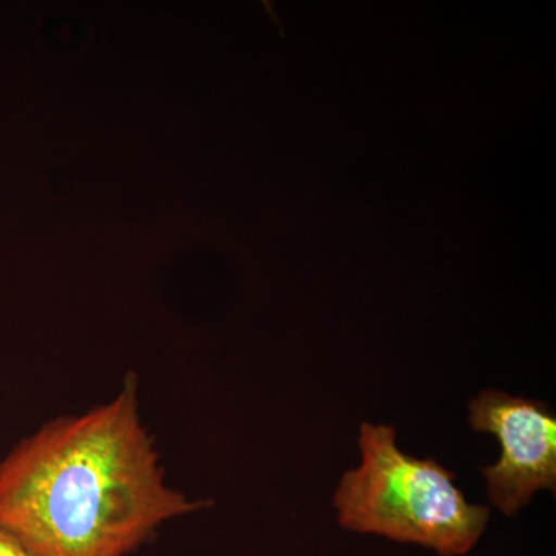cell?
Instances as JSON below:
<instances>
[{"mask_svg":"<svg viewBox=\"0 0 556 556\" xmlns=\"http://www.w3.org/2000/svg\"><path fill=\"white\" fill-rule=\"evenodd\" d=\"M203 506L164 481L134 378L108 404L51 420L0 463V527L40 556H127Z\"/></svg>","mask_w":556,"mask_h":556,"instance_id":"6da1fadb","label":"cell"},{"mask_svg":"<svg viewBox=\"0 0 556 556\" xmlns=\"http://www.w3.org/2000/svg\"><path fill=\"white\" fill-rule=\"evenodd\" d=\"M358 444L362 466L343 475L334 496L340 525L441 556L467 555L475 547L490 510L468 503L452 471L399 450L390 426L362 424Z\"/></svg>","mask_w":556,"mask_h":556,"instance_id":"7a4b0ae2","label":"cell"},{"mask_svg":"<svg viewBox=\"0 0 556 556\" xmlns=\"http://www.w3.org/2000/svg\"><path fill=\"white\" fill-rule=\"evenodd\" d=\"M477 431L495 434L501 459L485 467L490 501L514 517L540 490L556 489V419L544 402L485 390L470 404Z\"/></svg>","mask_w":556,"mask_h":556,"instance_id":"3957f363","label":"cell"},{"mask_svg":"<svg viewBox=\"0 0 556 556\" xmlns=\"http://www.w3.org/2000/svg\"><path fill=\"white\" fill-rule=\"evenodd\" d=\"M0 556H40L0 527Z\"/></svg>","mask_w":556,"mask_h":556,"instance_id":"277c9868","label":"cell"}]
</instances>
